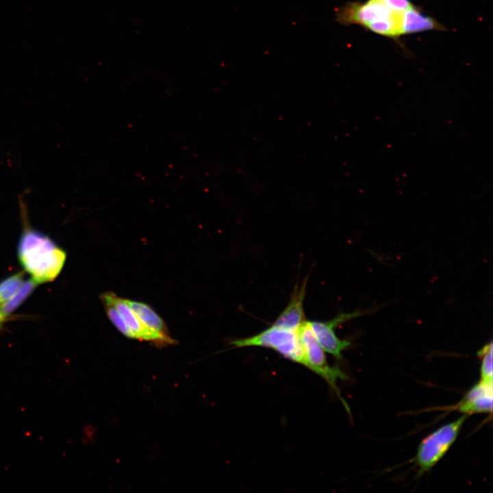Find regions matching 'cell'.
<instances>
[{
    "label": "cell",
    "instance_id": "obj_1",
    "mask_svg": "<svg viewBox=\"0 0 493 493\" xmlns=\"http://www.w3.org/2000/svg\"><path fill=\"white\" fill-rule=\"evenodd\" d=\"M18 256L23 268L38 284L51 281L59 275L66 254L49 236L25 225Z\"/></svg>",
    "mask_w": 493,
    "mask_h": 493
},
{
    "label": "cell",
    "instance_id": "obj_2",
    "mask_svg": "<svg viewBox=\"0 0 493 493\" xmlns=\"http://www.w3.org/2000/svg\"><path fill=\"white\" fill-rule=\"evenodd\" d=\"M407 10H396L385 0L353 1L339 8L336 12V19L343 25L356 24L379 35L398 39L404 35Z\"/></svg>",
    "mask_w": 493,
    "mask_h": 493
},
{
    "label": "cell",
    "instance_id": "obj_3",
    "mask_svg": "<svg viewBox=\"0 0 493 493\" xmlns=\"http://www.w3.org/2000/svg\"><path fill=\"white\" fill-rule=\"evenodd\" d=\"M296 331L302 349L303 366L324 379L349 412V408L341 396L337 386L338 380H344L347 377L340 368L329 364L325 352L316 340L307 320H305Z\"/></svg>",
    "mask_w": 493,
    "mask_h": 493
},
{
    "label": "cell",
    "instance_id": "obj_4",
    "mask_svg": "<svg viewBox=\"0 0 493 493\" xmlns=\"http://www.w3.org/2000/svg\"><path fill=\"white\" fill-rule=\"evenodd\" d=\"M231 344L236 348L260 346L271 349L285 358L303 366L302 349L296 330L273 324L255 335L235 339Z\"/></svg>",
    "mask_w": 493,
    "mask_h": 493
},
{
    "label": "cell",
    "instance_id": "obj_5",
    "mask_svg": "<svg viewBox=\"0 0 493 493\" xmlns=\"http://www.w3.org/2000/svg\"><path fill=\"white\" fill-rule=\"evenodd\" d=\"M466 416L464 414L442 426L420 442L414 459L420 474L429 470L444 456L458 437Z\"/></svg>",
    "mask_w": 493,
    "mask_h": 493
},
{
    "label": "cell",
    "instance_id": "obj_6",
    "mask_svg": "<svg viewBox=\"0 0 493 493\" xmlns=\"http://www.w3.org/2000/svg\"><path fill=\"white\" fill-rule=\"evenodd\" d=\"M366 313H368L366 311L340 313L328 321L312 320L308 321V323L323 351L337 359H341L342 351L350 346V342L340 339L334 331L335 328L342 323Z\"/></svg>",
    "mask_w": 493,
    "mask_h": 493
},
{
    "label": "cell",
    "instance_id": "obj_7",
    "mask_svg": "<svg viewBox=\"0 0 493 493\" xmlns=\"http://www.w3.org/2000/svg\"><path fill=\"white\" fill-rule=\"evenodd\" d=\"M101 295L108 299L118 310L131 331L133 339L149 341L158 346H164L160 338L144 325L127 303L125 299L118 296L112 292H106Z\"/></svg>",
    "mask_w": 493,
    "mask_h": 493
},
{
    "label": "cell",
    "instance_id": "obj_8",
    "mask_svg": "<svg viewBox=\"0 0 493 493\" xmlns=\"http://www.w3.org/2000/svg\"><path fill=\"white\" fill-rule=\"evenodd\" d=\"M492 383L480 380L466 393L457 405V409L465 415L491 413L492 411Z\"/></svg>",
    "mask_w": 493,
    "mask_h": 493
},
{
    "label": "cell",
    "instance_id": "obj_9",
    "mask_svg": "<svg viewBox=\"0 0 493 493\" xmlns=\"http://www.w3.org/2000/svg\"><path fill=\"white\" fill-rule=\"evenodd\" d=\"M307 280L296 286L285 309L273 323L274 325L296 331L306 320L303 312V301L306 293Z\"/></svg>",
    "mask_w": 493,
    "mask_h": 493
},
{
    "label": "cell",
    "instance_id": "obj_10",
    "mask_svg": "<svg viewBox=\"0 0 493 493\" xmlns=\"http://www.w3.org/2000/svg\"><path fill=\"white\" fill-rule=\"evenodd\" d=\"M125 300L144 325L160 337L164 346L175 344L162 318L149 305L139 301Z\"/></svg>",
    "mask_w": 493,
    "mask_h": 493
},
{
    "label": "cell",
    "instance_id": "obj_11",
    "mask_svg": "<svg viewBox=\"0 0 493 493\" xmlns=\"http://www.w3.org/2000/svg\"><path fill=\"white\" fill-rule=\"evenodd\" d=\"M444 27L435 18L426 14L422 10L413 5L405 11V34L418 33L427 30H443Z\"/></svg>",
    "mask_w": 493,
    "mask_h": 493
},
{
    "label": "cell",
    "instance_id": "obj_12",
    "mask_svg": "<svg viewBox=\"0 0 493 493\" xmlns=\"http://www.w3.org/2000/svg\"><path fill=\"white\" fill-rule=\"evenodd\" d=\"M37 285L38 283L31 278L24 281L17 292L0 305V314L5 320L27 299Z\"/></svg>",
    "mask_w": 493,
    "mask_h": 493
},
{
    "label": "cell",
    "instance_id": "obj_13",
    "mask_svg": "<svg viewBox=\"0 0 493 493\" xmlns=\"http://www.w3.org/2000/svg\"><path fill=\"white\" fill-rule=\"evenodd\" d=\"M22 272L11 275L0 282V305L9 300L24 282Z\"/></svg>",
    "mask_w": 493,
    "mask_h": 493
},
{
    "label": "cell",
    "instance_id": "obj_14",
    "mask_svg": "<svg viewBox=\"0 0 493 493\" xmlns=\"http://www.w3.org/2000/svg\"><path fill=\"white\" fill-rule=\"evenodd\" d=\"M477 354L481 357L480 380L485 383H492V342H490L485 344Z\"/></svg>",
    "mask_w": 493,
    "mask_h": 493
},
{
    "label": "cell",
    "instance_id": "obj_15",
    "mask_svg": "<svg viewBox=\"0 0 493 493\" xmlns=\"http://www.w3.org/2000/svg\"><path fill=\"white\" fill-rule=\"evenodd\" d=\"M100 298L101 299L104 304L106 314L111 322L113 323V325L122 334H123L127 338L133 339V334L131 331L126 325L125 322L124 321L116 307L105 297L101 295Z\"/></svg>",
    "mask_w": 493,
    "mask_h": 493
},
{
    "label": "cell",
    "instance_id": "obj_16",
    "mask_svg": "<svg viewBox=\"0 0 493 493\" xmlns=\"http://www.w3.org/2000/svg\"><path fill=\"white\" fill-rule=\"evenodd\" d=\"M385 1L392 8L399 10H405L414 5L410 0H385Z\"/></svg>",
    "mask_w": 493,
    "mask_h": 493
},
{
    "label": "cell",
    "instance_id": "obj_17",
    "mask_svg": "<svg viewBox=\"0 0 493 493\" xmlns=\"http://www.w3.org/2000/svg\"><path fill=\"white\" fill-rule=\"evenodd\" d=\"M5 321V319L3 318V316L0 314V325L3 323Z\"/></svg>",
    "mask_w": 493,
    "mask_h": 493
}]
</instances>
